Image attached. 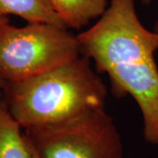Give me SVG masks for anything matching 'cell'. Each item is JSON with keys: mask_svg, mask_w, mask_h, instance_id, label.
<instances>
[{"mask_svg": "<svg viewBox=\"0 0 158 158\" xmlns=\"http://www.w3.org/2000/svg\"><path fill=\"white\" fill-rule=\"evenodd\" d=\"M153 30L155 31V32H156L158 34V19L156 20V24H155V27H154V28H153Z\"/></svg>", "mask_w": 158, "mask_h": 158, "instance_id": "obj_12", "label": "cell"}, {"mask_svg": "<svg viewBox=\"0 0 158 158\" xmlns=\"http://www.w3.org/2000/svg\"><path fill=\"white\" fill-rule=\"evenodd\" d=\"M77 39L82 54L108 75L113 93L135 100L144 140L158 145V34L142 25L135 0H111L106 12Z\"/></svg>", "mask_w": 158, "mask_h": 158, "instance_id": "obj_1", "label": "cell"}, {"mask_svg": "<svg viewBox=\"0 0 158 158\" xmlns=\"http://www.w3.org/2000/svg\"><path fill=\"white\" fill-rule=\"evenodd\" d=\"M0 15H15L27 22H43L68 28L49 0H0Z\"/></svg>", "mask_w": 158, "mask_h": 158, "instance_id": "obj_7", "label": "cell"}, {"mask_svg": "<svg viewBox=\"0 0 158 158\" xmlns=\"http://www.w3.org/2000/svg\"><path fill=\"white\" fill-rule=\"evenodd\" d=\"M6 84H7V83H6V81L0 77V92L3 91V90H4V88H5V86L6 85Z\"/></svg>", "mask_w": 158, "mask_h": 158, "instance_id": "obj_10", "label": "cell"}, {"mask_svg": "<svg viewBox=\"0 0 158 158\" xmlns=\"http://www.w3.org/2000/svg\"><path fill=\"white\" fill-rule=\"evenodd\" d=\"M24 130L40 158H123L121 135L106 106Z\"/></svg>", "mask_w": 158, "mask_h": 158, "instance_id": "obj_4", "label": "cell"}, {"mask_svg": "<svg viewBox=\"0 0 158 158\" xmlns=\"http://www.w3.org/2000/svg\"><path fill=\"white\" fill-rule=\"evenodd\" d=\"M9 22V19L7 16H3V15H0V28L2 26H4L5 24Z\"/></svg>", "mask_w": 158, "mask_h": 158, "instance_id": "obj_9", "label": "cell"}, {"mask_svg": "<svg viewBox=\"0 0 158 158\" xmlns=\"http://www.w3.org/2000/svg\"><path fill=\"white\" fill-rule=\"evenodd\" d=\"M141 2L144 6H149L151 4L152 0H141Z\"/></svg>", "mask_w": 158, "mask_h": 158, "instance_id": "obj_11", "label": "cell"}, {"mask_svg": "<svg viewBox=\"0 0 158 158\" xmlns=\"http://www.w3.org/2000/svg\"><path fill=\"white\" fill-rule=\"evenodd\" d=\"M26 134V133H25ZM28 138V137H27ZM29 140V138H28ZM29 143H30V148H31V154H32V158H40L39 156V154L37 153V151H36V149L34 148V145L32 144V142H31V141L29 140Z\"/></svg>", "mask_w": 158, "mask_h": 158, "instance_id": "obj_8", "label": "cell"}, {"mask_svg": "<svg viewBox=\"0 0 158 158\" xmlns=\"http://www.w3.org/2000/svg\"><path fill=\"white\" fill-rule=\"evenodd\" d=\"M3 95L24 129L56 124L92 108L106 106L107 88L81 55L45 73L7 83Z\"/></svg>", "mask_w": 158, "mask_h": 158, "instance_id": "obj_2", "label": "cell"}, {"mask_svg": "<svg viewBox=\"0 0 158 158\" xmlns=\"http://www.w3.org/2000/svg\"><path fill=\"white\" fill-rule=\"evenodd\" d=\"M0 92V158H32L30 143Z\"/></svg>", "mask_w": 158, "mask_h": 158, "instance_id": "obj_5", "label": "cell"}, {"mask_svg": "<svg viewBox=\"0 0 158 158\" xmlns=\"http://www.w3.org/2000/svg\"><path fill=\"white\" fill-rule=\"evenodd\" d=\"M43 22L0 28V77L16 83L72 61L82 54L77 35Z\"/></svg>", "mask_w": 158, "mask_h": 158, "instance_id": "obj_3", "label": "cell"}, {"mask_svg": "<svg viewBox=\"0 0 158 158\" xmlns=\"http://www.w3.org/2000/svg\"><path fill=\"white\" fill-rule=\"evenodd\" d=\"M67 27L81 29L99 19L108 8V0H49Z\"/></svg>", "mask_w": 158, "mask_h": 158, "instance_id": "obj_6", "label": "cell"}]
</instances>
